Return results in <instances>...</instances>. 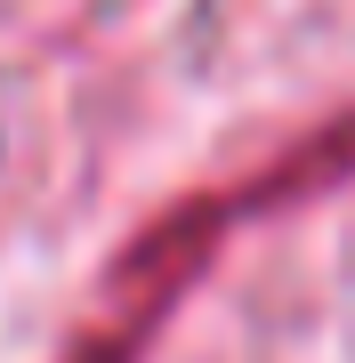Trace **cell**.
Instances as JSON below:
<instances>
[{
  "mask_svg": "<svg viewBox=\"0 0 355 363\" xmlns=\"http://www.w3.org/2000/svg\"><path fill=\"white\" fill-rule=\"evenodd\" d=\"M339 178H355V113L323 121L307 145L259 162L250 178L202 186V194H186L178 210H162L154 226H137L130 242H121V259L106 267V283H97L89 315H81V331L65 339L57 363H137L145 347H154V331L178 315V298L210 274V259L226 250L235 226H250L259 210H275V202L331 194Z\"/></svg>",
  "mask_w": 355,
  "mask_h": 363,
  "instance_id": "cell-1",
  "label": "cell"
}]
</instances>
